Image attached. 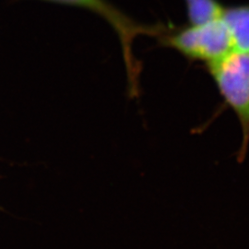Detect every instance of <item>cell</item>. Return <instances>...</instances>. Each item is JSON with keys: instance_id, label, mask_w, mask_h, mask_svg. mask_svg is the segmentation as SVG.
I'll use <instances>...</instances> for the list:
<instances>
[{"instance_id": "cell-1", "label": "cell", "mask_w": 249, "mask_h": 249, "mask_svg": "<svg viewBox=\"0 0 249 249\" xmlns=\"http://www.w3.org/2000/svg\"><path fill=\"white\" fill-rule=\"evenodd\" d=\"M55 4L86 9L104 18L112 27L118 37L127 81V91L131 98L140 95V79L142 63L137 58L134 51V43L140 36H152L157 39L167 27L162 24L147 25L137 22L122 10L116 8L107 0H43Z\"/></svg>"}, {"instance_id": "cell-2", "label": "cell", "mask_w": 249, "mask_h": 249, "mask_svg": "<svg viewBox=\"0 0 249 249\" xmlns=\"http://www.w3.org/2000/svg\"><path fill=\"white\" fill-rule=\"evenodd\" d=\"M158 40L160 45L178 51L187 59L204 62L206 66L233 51L222 18L197 25L167 27Z\"/></svg>"}, {"instance_id": "cell-3", "label": "cell", "mask_w": 249, "mask_h": 249, "mask_svg": "<svg viewBox=\"0 0 249 249\" xmlns=\"http://www.w3.org/2000/svg\"><path fill=\"white\" fill-rule=\"evenodd\" d=\"M207 69L222 97L239 120L243 139L237 159L242 161L249 146V53L232 51L207 65Z\"/></svg>"}, {"instance_id": "cell-4", "label": "cell", "mask_w": 249, "mask_h": 249, "mask_svg": "<svg viewBox=\"0 0 249 249\" xmlns=\"http://www.w3.org/2000/svg\"><path fill=\"white\" fill-rule=\"evenodd\" d=\"M222 18L229 32L233 51L249 53V4L225 7Z\"/></svg>"}, {"instance_id": "cell-5", "label": "cell", "mask_w": 249, "mask_h": 249, "mask_svg": "<svg viewBox=\"0 0 249 249\" xmlns=\"http://www.w3.org/2000/svg\"><path fill=\"white\" fill-rule=\"evenodd\" d=\"M189 24H203L222 18L225 7L218 0H185Z\"/></svg>"}]
</instances>
